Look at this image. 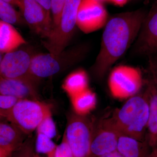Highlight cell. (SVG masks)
Returning <instances> with one entry per match:
<instances>
[{"instance_id": "6da1fadb", "label": "cell", "mask_w": 157, "mask_h": 157, "mask_svg": "<svg viewBox=\"0 0 157 157\" xmlns=\"http://www.w3.org/2000/svg\"><path fill=\"white\" fill-rule=\"evenodd\" d=\"M146 14V11L139 9L109 18L104 27L99 53L91 69L97 80H102L135 43Z\"/></svg>"}, {"instance_id": "7a4b0ae2", "label": "cell", "mask_w": 157, "mask_h": 157, "mask_svg": "<svg viewBox=\"0 0 157 157\" xmlns=\"http://www.w3.org/2000/svg\"><path fill=\"white\" fill-rule=\"evenodd\" d=\"M149 117L148 99L145 92L128 98L121 108L104 117L119 134L146 140Z\"/></svg>"}, {"instance_id": "3957f363", "label": "cell", "mask_w": 157, "mask_h": 157, "mask_svg": "<svg viewBox=\"0 0 157 157\" xmlns=\"http://www.w3.org/2000/svg\"><path fill=\"white\" fill-rule=\"evenodd\" d=\"M87 44H82L65 49L57 55L40 53L32 57L31 71L38 82L67 70L84 59L89 50Z\"/></svg>"}, {"instance_id": "277c9868", "label": "cell", "mask_w": 157, "mask_h": 157, "mask_svg": "<svg viewBox=\"0 0 157 157\" xmlns=\"http://www.w3.org/2000/svg\"><path fill=\"white\" fill-rule=\"evenodd\" d=\"M51 113L49 106L42 101L21 99L3 115L7 121L30 135L36 130L43 119Z\"/></svg>"}, {"instance_id": "5b68a950", "label": "cell", "mask_w": 157, "mask_h": 157, "mask_svg": "<svg viewBox=\"0 0 157 157\" xmlns=\"http://www.w3.org/2000/svg\"><path fill=\"white\" fill-rule=\"evenodd\" d=\"M97 119L75 112L67 116L64 135L74 157H90V148Z\"/></svg>"}, {"instance_id": "8992f818", "label": "cell", "mask_w": 157, "mask_h": 157, "mask_svg": "<svg viewBox=\"0 0 157 157\" xmlns=\"http://www.w3.org/2000/svg\"><path fill=\"white\" fill-rule=\"evenodd\" d=\"M81 0H66L59 24L42 41L48 52L57 55L66 49L76 26L77 12Z\"/></svg>"}, {"instance_id": "52a82bcc", "label": "cell", "mask_w": 157, "mask_h": 157, "mask_svg": "<svg viewBox=\"0 0 157 157\" xmlns=\"http://www.w3.org/2000/svg\"><path fill=\"white\" fill-rule=\"evenodd\" d=\"M139 69L127 65L117 66L109 74L108 84L109 91L114 98L126 99L139 93L144 83Z\"/></svg>"}, {"instance_id": "ba28073f", "label": "cell", "mask_w": 157, "mask_h": 157, "mask_svg": "<svg viewBox=\"0 0 157 157\" xmlns=\"http://www.w3.org/2000/svg\"><path fill=\"white\" fill-rule=\"evenodd\" d=\"M26 50L20 49L5 54L0 63V76L22 82L35 89L39 82L32 75V57Z\"/></svg>"}, {"instance_id": "9c48e42d", "label": "cell", "mask_w": 157, "mask_h": 157, "mask_svg": "<svg viewBox=\"0 0 157 157\" xmlns=\"http://www.w3.org/2000/svg\"><path fill=\"white\" fill-rule=\"evenodd\" d=\"M109 19L107 10L97 0H81L77 12L76 26L89 34L104 28Z\"/></svg>"}, {"instance_id": "30bf717a", "label": "cell", "mask_w": 157, "mask_h": 157, "mask_svg": "<svg viewBox=\"0 0 157 157\" xmlns=\"http://www.w3.org/2000/svg\"><path fill=\"white\" fill-rule=\"evenodd\" d=\"M18 8L26 23L39 37L46 39L52 29L51 12L35 0H21Z\"/></svg>"}, {"instance_id": "8fae6325", "label": "cell", "mask_w": 157, "mask_h": 157, "mask_svg": "<svg viewBox=\"0 0 157 157\" xmlns=\"http://www.w3.org/2000/svg\"><path fill=\"white\" fill-rule=\"evenodd\" d=\"M133 48L137 56L148 57L157 54V0L147 13Z\"/></svg>"}, {"instance_id": "7c38bea8", "label": "cell", "mask_w": 157, "mask_h": 157, "mask_svg": "<svg viewBox=\"0 0 157 157\" xmlns=\"http://www.w3.org/2000/svg\"><path fill=\"white\" fill-rule=\"evenodd\" d=\"M119 134L104 117L96 120L90 148V157H98L117 151Z\"/></svg>"}, {"instance_id": "4fadbf2b", "label": "cell", "mask_w": 157, "mask_h": 157, "mask_svg": "<svg viewBox=\"0 0 157 157\" xmlns=\"http://www.w3.org/2000/svg\"><path fill=\"white\" fill-rule=\"evenodd\" d=\"M148 99L149 117L146 140L151 148L157 145V89L151 77L144 82Z\"/></svg>"}, {"instance_id": "5bb4252c", "label": "cell", "mask_w": 157, "mask_h": 157, "mask_svg": "<svg viewBox=\"0 0 157 157\" xmlns=\"http://www.w3.org/2000/svg\"><path fill=\"white\" fill-rule=\"evenodd\" d=\"M29 135L7 120L0 121V147L11 153Z\"/></svg>"}, {"instance_id": "9a60e30c", "label": "cell", "mask_w": 157, "mask_h": 157, "mask_svg": "<svg viewBox=\"0 0 157 157\" xmlns=\"http://www.w3.org/2000/svg\"><path fill=\"white\" fill-rule=\"evenodd\" d=\"M0 94L41 101L37 90L22 82L0 76Z\"/></svg>"}, {"instance_id": "2e32d148", "label": "cell", "mask_w": 157, "mask_h": 157, "mask_svg": "<svg viewBox=\"0 0 157 157\" xmlns=\"http://www.w3.org/2000/svg\"><path fill=\"white\" fill-rule=\"evenodd\" d=\"M26 44L25 39L13 25L0 20V53L14 51Z\"/></svg>"}, {"instance_id": "e0dca14e", "label": "cell", "mask_w": 157, "mask_h": 157, "mask_svg": "<svg viewBox=\"0 0 157 157\" xmlns=\"http://www.w3.org/2000/svg\"><path fill=\"white\" fill-rule=\"evenodd\" d=\"M151 150L147 140L119 134L117 150L124 157H147Z\"/></svg>"}, {"instance_id": "ac0fdd59", "label": "cell", "mask_w": 157, "mask_h": 157, "mask_svg": "<svg viewBox=\"0 0 157 157\" xmlns=\"http://www.w3.org/2000/svg\"><path fill=\"white\" fill-rule=\"evenodd\" d=\"M62 88L70 98L84 91L89 88L87 73L83 69L73 71L65 78Z\"/></svg>"}, {"instance_id": "d6986e66", "label": "cell", "mask_w": 157, "mask_h": 157, "mask_svg": "<svg viewBox=\"0 0 157 157\" xmlns=\"http://www.w3.org/2000/svg\"><path fill=\"white\" fill-rule=\"evenodd\" d=\"M70 99L73 112L79 115H89L97 104L96 94L89 88Z\"/></svg>"}, {"instance_id": "ffe728a7", "label": "cell", "mask_w": 157, "mask_h": 157, "mask_svg": "<svg viewBox=\"0 0 157 157\" xmlns=\"http://www.w3.org/2000/svg\"><path fill=\"white\" fill-rule=\"evenodd\" d=\"M0 20L12 25H21L24 21L21 12L14 6L2 0H0Z\"/></svg>"}, {"instance_id": "44dd1931", "label": "cell", "mask_w": 157, "mask_h": 157, "mask_svg": "<svg viewBox=\"0 0 157 157\" xmlns=\"http://www.w3.org/2000/svg\"><path fill=\"white\" fill-rule=\"evenodd\" d=\"M56 147L52 139L43 134L36 133L35 142L36 153L46 155L47 157H53Z\"/></svg>"}, {"instance_id": "7402d4cb", "label": "cell", "mask_w": 157, "mask_h": 157, "mask_svg": "<svg viewBox=\"0 0 157 157\" xmlns=\"http://www.w3.org/2000/svg\"><path fill=\"white\" fill-rule=\"evenodd\" d=\"M36 137L29 135L23 143L18 148L12 152L9 157H34Z\"/></svg>"}, {"instance_id": "603a6c76", "label": "cell", "mask_w": 157, "mask_h": 157, "mask_svg": "<svg viewBox=\"0 0 157 157\" xmlns=\"http://www.w3.org/2000/svg\"><path fill=\"white\" fill-rule=\"evenodd\" d=\"M36 131L37 133L43 134L51 139L56 136V126L52 119V113L43 119L37 127Z\"/></svg>"}, {"instance_id": "cb8c5ba5", "label": "cell", "mask_w": 157, "mask_h": 157, "mask_svg": "<svg viewBox=\"0 0 157 157\" xmlns=\"http://www.w3.org/2000/svg\"><path fill=\"white\" fill-rule=\"evenodd\" d=\"M66 0H51V14L52 21V30L59 24Z\"/></svg>"}, {"instance_id": "d4e9b609", "label": "cell", "mask_w": 157, "mask_h": 157, "mask_svg": "<svg viewBox=\"0 0 157 157\" xmlns=\"http://www.w3.org/2000/svg\"><path fill=\"white\" fill-rule=\"evenodd\" d=\"M53 157H74L64 135L61 143L57 145Z\"/></svg>"}, {"instance_id": "484cf974", "label": "cell", "mask_w": 157, "mask_h": 157, "mask_svg": "<svg viewBox=\"0 0 157 157\" xmlns=\"http://www.w3.org/2000/svg\"><path fill=\"white\" fill-rule=\"evenodd\" d=\"M19 100L15 97L0 94V112L3 114L10 110Z\"/></svg>"}, {"instance_id": "4316f807", "label": "cell", "mask_w": 157, "mask_h": 157, "mask_svg": "<svg viewBox=\"0 0 157 157\" xmlns=\"http://www.w3.org/2000/svg\"><path fill=\"white\" fill-rule=\"evenodd\" d=\"M148 67L150 77L157 89V54L148 57Z\"/></svg>"}, {"instance_id": "83f0119b", "label": "cell", "mask_w": 157, "mask_h": 157, "mask_svg": "<svg viewBox=\"0 0 157 157\" xmlns=\"http://www.w3.org/2000/svg\"><path fill=\"white\" fill-rule=\"evenodd\" d=\"M45 10L51 12V0H35Z\"/></svg>"}, {"instance_id": "f1b7e54d", "label": "cell", "mask_w": 157, "mask_h": 157, "mask_svg": "<svg viewBox=\"0 0 157 157\" xmlns=\"http://www.w3.org/2000/svg\"><path fill=\"white\" fill-rule=\"evenodd\" d=\"M128 1L129 0H109V2H111L116 6L122 7L126 5Z\"/></svg>"}, {"instance_id": "f546056e", "label": "cell", "mask_w": 157, "mask_h": 157, "mask_svg": "<svg viewBox=\"0 0 157 157\" xmlns=\"http://www.w3.org/2000/svg\"><path fill=\"white\" fill-rule=\"evenodd\" d=\"M98 157H124L117 150Z\"/></svg>"}, {"instance_id": "4dcf8cb0", "label": "cell", "mask_w": 157, "mask_h": 157, "mask_svg": "<svg viewBox=\"0 0 157 157\" xmlns=\"http://www.w3.org/2000/svg\"><path fill=\"white\" fill-rule=\"evenodd\" d=\"M147 157H157V145L152 147Z\"/></svg>"}, {"instance_id": "1f68e13d", "label": "cell", "mask_w": 157, "mask_h": 157, "mask_svg": "<svg viewBox=\"0 0 157 157\" xmlns=\"http://www.w3.org/2000/svg\"><path fill=\"white\" fill-rule=\"evenodd\" d=\"M2 1L11 4L13 6H16L18 7H19L21 2V0H2Z\"/></svg>"}, {"instance_id": "d6a6232c", "label": "cell", "mask_w": 157, "mask_h": 157, "mask_svg": "<svg viewBox=\"0 0 157 157\" xmlns=\"http://www.w3.org/2000/svg\"><path fill=\"white\" fill-rule=\"evenodd\" d=\"M11 153L0 147V157H9Z\"/></svg>"}, {"instance_id": "836d02e7", "label": "cell", "mask_w": 157, "mask_h": 157, "mask_svg": "<svg viewBox=\"0 0 157 157\" xmlns=\"http://www.w3.org/2000/svg\"><path fill=\"white\" fill-rule=\"evenodd\" d=\"M7 120L6 117H5L4 115L2 113L0 112V121H6Z\"/></svg>"}, {"instance_id": "e575fe53", "label": "cell", "mask_w": 157, "mask_h": 157, "mask_svg": "<svg viewBox=\"0 0 157 157\" xmlns=\"http://www.w3.org/2000/svg\"><path fill=\"white\" fill-rule=\"evenodd\" d=\"M98 2H100L101 3L104 2H109V0H97Z\"/></svg>"}, {"instance_id": "d590c367", "label": "cell", "mask_w": 157, "mask_h": 157, "mask_svg": "<svg viewBox=\"0 0 157 157\" xmlns=\"http://www.w3.org/2000/svg\"><path fill=\"white\" fill-rule=\"evenodd\" d=\"M3 55H4L3 54L0 53V63H1V61H2V59Z\"/></svg>"}, {"instance_id": "8d00e7d4", "label": "cell", "mask_w": 157, "mask_h": 157, "mask_svg": "<svg viewBox=\"0 0 157 157\" xmlns=\"http://www.w3.org/2000/svg\"><path fill=\"white\" fill-rule=\"evenodd\" d=\"M34 157H41V156L39 155L38 154L36 153H36H35V156H34Z\"/></svg>"}, {"instance_id": "74e56055", "label": "cell", "mask_w": 157, "mask_h": 157, "mask_svg": "<svg viewBox=\"0 0 157 157\" xmlns=\"http://www.w3.org/2000/svg\"><path fill=\"white\" fill-rule=\"evenodd\" d=\"M150 0H144V3L145 4H148Z\"/></svg>"}]
</instances>
